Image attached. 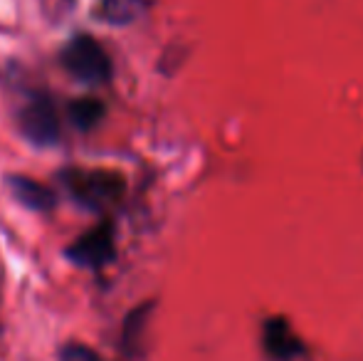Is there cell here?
I'll use <instances>...</instances> for the list:
<instances>
[{
	"mask_svg": "<svg viewBox=\"0 0 363 361\" xmlns=\"http://www.w3.org/2000/svg\"><path fill=\"white\" fill-rule=\"evenodd\" d=\"M62 65L72 77L86 84H101L111 77V60L106 50L89 35H77L62 50Z\"/></svg>",
	"mask_w": 363,
	"mask_h": 361,
	"instance_id": "6da1fadb",
	"label": "cell"
},
{
	"mask_svg": "<svg viewBox=\"0 0 363 361\" xmlns=\"http://www.w3.org/2000/svg\"><path fill=\"white\" fill-rule=\"evenodd\" d=\"M69 193L86 208H104L124 191V181L111 171H72L65 176Z\"/></svg>",
	"mask_w": 363,
	"mask_h": 361,
	"instance_id": "7a4b0ae2",
	"label": "cell"
},
{
	"mask_svg": "<svg viewBox=\"0 0 363 361\" xmlns=\"http://www.w3.org/2000/svg\"><path fill=\"white\" fill-rule=\"evenodd\" d=\"M20 129L35 144H52L60 134L57 114L48 99H35L20 114Z\"/></svg>",
	"mask_w": 363,
	"mask_h": 361,
	"instance_id": "3957f363",
	"label": "cell"
},
{
	"mask_svg": "<svg viewBox=\"0 0 363 361\" xmlns=\"http://www.w3.org/2000/svg\"><path fill=\"white\" fill-rule=\"evenodd\" d=\"M114 252V238H111L109 228H94V231L84 233L77 243H72L69 257L77 260L84 267H99L106 262Z\"/></svg>",
	"mask_w": 363,
	"mask_h": 361,
	"instance_id": "277c9868",
	"label": "cell"
},
{
	"mask_svg": "<svg viewBox=\"0 0 363 361\" xmlns=\"http://www.w3.org/2000/svg\"><path fill=\"white\" fill-rule=\"evenodd\" d=\"M264 352L274 361H291L301 354V342L294 332H291L289 322L282 317H274L264 324Z\"/></svg>",
	"mask_w": 363,
	"mask_h": 361,
	"instance_id": "5b68a950",
	"label": "cell"
},
{
	"mask_svg": "<svg viewBox=\"0 0 363 361\" xmlns=\"http://www.w3.org/2000/svg\"><path fill=\"white\" fill-rule=\"evenodd\" d=\"M146 5L148 0H101L99 13L106 23L126 25V23H134L136 18H141Z\"/></svg>",
	"mask_w": 363,
	"mask_h": 361,
	"instance_id": "8992f818",
	"label": "cell"
},
{
	"mask_svg": "<svg viewBox=\"0 0 363 361\" xmlns=\"http://www.w3.org/2000/svg\"><path fill=\"white\" fill-rule=\"evenodd\" d=\"M13 193L25 203L28 208H35V211H43V208L50 206L52 196L45 186L35 181H28V179H13Z\"/></svg>",
	"mask_w": 363,
	"mask_h": 361,
	"instance_id": "52a82bcc",
	"label": "cell"
},
{
	"mask_svg": "<svg viewBox=\"0 0 363 361\" xmlns=\"http://www.w3.org/2000/svg\"><path fill=\"white\" fill-rule=\"evenodd\" d=\"M104 114V106L96 99H79L72 104V119L79 129H91Z\"/></svg>",
	"mask_w": 363,
	"mask_h": 361,
	"instance_id": "ba28073f",
	"label": "cell"
},
{
	"mask_svg": "<svg viewBox=\"0 0 363 361\" xmlns=\"http://www.w3.org/2000/svg\"><path fill=\"white\" fill-rule=\"evenodd\" d=\"M60 361H99L94 352H91L89 347H82V344H72V347H67L62 352V357Z\"/></svg>",
	"mask_w": 363,
	"mask_h": 361,
	"instance_id": "9c48e42d",
	"label": "cell"
}]
</instances>
